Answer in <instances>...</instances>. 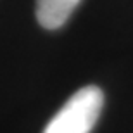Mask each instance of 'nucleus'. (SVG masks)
<instances>
[{"instance_id":"2","label":"nucleus","mask_w":133,"mask_h":133,"mask_svg":"<svg viewBox=\"0 0 133 133\" xmlns=\"http://www.w3.org/2000/svg\"><path fill=\"white\" fill-rule=\"evenodd\" d=\"M79 0H36V19L47 30H57L69 19Z\"/></svg>"},{"instance_id":"1","label":"nucleus","mask_w":133,"mask_h":133,"mask_svg":"<svg viewBox=\"0 0 133 133\" xmlns=\"http://www.w3.org/2000/svg\"><path fill=\"white\" fill-rule=\"evenodd\" d=\"M104 94L95 85L79 88L49 121L43 133H90L100 116Z\"/></svg>"}]
</instances>
